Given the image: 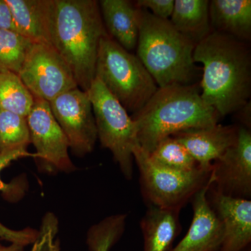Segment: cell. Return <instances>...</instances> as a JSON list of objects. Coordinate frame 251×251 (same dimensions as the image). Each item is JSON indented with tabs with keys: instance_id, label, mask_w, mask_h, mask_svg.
<instances>
[{
	"instance_id": "cell-1",
	"label": "cell",
	"mask_w": 251,
	"mask_h": 251,
	"mask_svg": "<svg viewBox=\"0 0 251 251\" xmlns=\"http://www.w3.org/2000/svg\"><path fill=\"white\" fill-rule=\"evenodd\" d=\"M193 59L203 66L201 97L220 117L239 111L250 102L249 42L212 31L196 46Z\"/></svg>"
},
{
	"instance_id": "cell-2",
	"label": "cell",
	"mask_w": 251,
	"mask_h": 251,
	"mask_svg": "<svg viewBox=\"0 0 251 251\" xmlns=\"http://www.w3.org/2000/svg\"><path fill=\"white\" fill-rule=\"evenodd\" d=\"M108 34L99 1L52 0L51 44L85 92L95 78L100 41Z\"/></svg>"
},
{
	"instance_id": "cell-3",
	"label": "cell",
	"mask_w": 251,
	"mask_h": 251,
	"mask_svg": "<svg viewBox=\"0 0 251 251\" xmlns=\"http://www.w3.org/2000/svg\"><path fill=\"white\" fill-rule=\"evenodd\" d=\"M130 117L138 145L148 154L167 137L212 126L221 117L201 97L200 82L158 87L148 103Z\"/></svg>"
},
{
	"instance_id": "cell-4",
	"label": "cell",
	"mask_w": 251,
	"mask_h": 251,
	"mask_svg": "<svg viewBox=\"0 0 251 251\" xmlns=\"http://www.w3.org/2000/svg\"><path fill=\"white\" fill-rule=\"evenodd\" d=\"M196 46L180 34L169 19L139 9L136 55L158 87L199 83L202 69L193 59Z\"/></svg>"
},
{
	"instance_id": "cell-5",
	"label": "cell",
	"mask_w": 251,
	"mask_h": 251,
	"mask_svg": "<svg viewBox=\"0 0 251 251\" xmlns=\"http://www.w3.org/2000/svg\"><path fill=\"white\" fill-rule=\"evenodd\" d=\"M95 77L132 115L139 111L158 88L136 54L108 34L100 41Z\"/></svg>"
},
{
	"instance_id": "cell-6",
	"label": "cell",
	"mask_w": 251,
	"mask_h": 251,
	"mask_svg": "<svg viewBox=\"0 0 251 251\" xmlns=\"http://www.w3.org/2000/svg\"><path fill=\"white\" fill-rule=\"evenodd\" d=\"M133 153L139 170L142 195L148 206L181 211L210 180L212 168L173 171L155 164L139 145Z\"/></svg>"
},
{
	"instance_id": "cell-7",
	"label": "cell",
	"mask_w": 251,
	"mask_h": 251,
	"mask_svg": "<svg viewBox=\"0 0 251 251\" xmlns=\"http://www.w3.org/2000/svg\"><path fill=\"white\" fill-rule=\"evenodd\" d=\"M87 92L101 146L110 150L125 177L132 179L133 150L138 145L134 122L97 77L94 78Z\"/></svg>"
},
{
	"instance_id": "cell-8",
	"label": "cell",
	"mask_w": 251,
	"mask_h": 251,
	"mask_svg": "<svg viewBox=\"0 0 251 251\" xmlns=\"http://www.w3.org/2000/svg\"><path fill=\"white\" fill-rule=\"evenodd\" d=\"M18 75L34 98L49 103L78 87L67 62L49 44H33Z\"/></svg>"
},
{
	"instance_id": "cell-9",
	"label": "cell",
	"mask_w": 251,
	"mask_h": 251,
	"mask_svg": "<svg viewBox=\"0 0 251 251\" xmlns=\"http://www.w3.org/2000/svg\"><path fill=\"white\" fill-rule=\"evenodd\" d=\"M49 103L73 153L82 156L92 152L98 135L87 92L76 87L60 94Z\"/></svg>"
},
{
	"instance_id": "cell-10",
	"label": "cell",
	"mask_w": 251,
	"mask_h": 251,
	"mask_svg": "<svg viewBox=\"0 0 251 251\" xmlns=\"http://www.w3.org/2000/svg\"><path fill=\"white\" fill-rule=\"evenodd\" d=\"M211 187L231 197L251 199V132L239 126L237 142L214 162Z\"/></svg>"
},
{
	"instance_id": "cell-11",
	"label": "cell",
	"mask_w": 251,
	"mask_h": 251,
	"mask_svg": "<svg viewBox=\"0 0 251 251\" xmlns=\"http://www.w3.org/2000/svg\"><path fill=\"white\" fill-rule=\"evenodd\" d=\"M26 119L36 158L60 171L74 170L68 151L69 142L52 115L49 102L34 98V105Z\"/></svg>"
},
{
	"instance_id": "cell-12",
	"label": "cell",
	"mask_w": 251,
	"mask_h": 251,
	"mask_svg": "<svg viewBox=\"0 0 251 251\" xmlns=\"http://www.w3.org/2000/svg\"><path fill=\"white\" fill-rule=\"evenodd\" d=\"M208 200L224 229L219 251L247 250L251 242V200L226 196L211 186Z\"/></svg>"
},
{
	"instance_id": "cell-13",
	"label": "cell",
	"mask_w": 251,
	"mask_h": 251,
	"mask_svg": "<svg viewBox=\"0 0 251 251\" xmlns=\"http://www.w3.org/2000/svg\"><path fill=\"white\" fill-rule=\"evenodd\" d=\"M208 184L191 200L193 219L187 233L170 251H219L224 238L222 224L208 200Z\"/></svg>"
},
{
	"instance_id": "cell-14",
	"label": "cell",
	"mask_w": 251,
	"mask_h": 251,
	"mask_svg": "<svg viewBox=\"0 0 251 251\" xmlns=\"http://www.w3.org/2000/svg\"><path fill=\"white\" fill-rule=\"evenodd\" d=\"M239 127L217 125L184 130L172 135L187 149L198 166L211 170L214 162L236 143Z\"/></svg>"
},
{
	"instance_id": "cell-15",
	"label": "cell",
	"mask_w": 251,
	"mask_h": 251,
	"mask_svg": "<svg viewBox=\"0 0 251 251\" xmlns=\"http://www.w3.org/2000/svg\"><path fill=\"white\" fill-rule=\"evenodd\" d=\"M16 32L34 44H51L52 0H6Z\"/></svg>"
},
{
	"instance_id": "cell-16",
	"label": "cell",
	"mask_w": 251,
	"mask_h": 251,
	"mask_svg": "<svg viewBox=\"0 0 251 251\" xmlns=\"http://www.w3.org/2000/svg\"><path fill=\"white\" fill-rule=\"evenodd\" d=\"M100 14L108 35L126 50L136 49L139 9L128 0H100Z\"/></svg>"
},
{
	"instance_id": "cell-17",
	"label": "cell",
	"mask_w": 251,
	"mask_h": 251,
	"mask_svg": "<svg viewBox=\"0 0 251 251\" xmlns=\"http://www.w3.org/2000/svg\"><path fill=\"white\" fill-rule=\"evenodd\" d=\"M213 31L249 42L251 39V0L209 1Z\"/></svg>"
},
{
	"instance_id": "cell-18",
	"label": "cell",
	"mask_w": 251,
	"mask_h": 251,
	"mask_svg": "<svg viewBox=\"0 0 251 251\" xmlns=\"http://www.w3.org/2000/svg\"><path fill=\"white\" fill-rule=\"evenodd\" d=\"M179 210L148 206L140 222L143 251H170L181 232Z\"/></svg>"
},
{
	"instance_id": "cell-19",
	"label": "cell",
	"mask_w": 251,
	"mask_h": 251,
	"mask_svg": "<svg viewBox=\"0 0 251 251\" xmlns=\"http://www.w3.org/2000/svg\"><path fill=\"white\" fill-rule=\"evenodd\" d=\"M169 21L180 34L196 45L213 31L209 0H175Z\"/></svg>"
},
{
	"instance_id": "cell-20",
	"label": "cell",
	"mask_w": 251,
	"mask_h": 251,
	"mask_svg": "<svg viewBox=\"0 0 251 251\" xmlns=\"http://www.w3.org/2000/svg\"><path fill=\"white\" fill-rule=\"evenodd\" d=\"M34 103V97L13 72H0V109L27 117Z\"/></svg>"
},
{
	"instance_id": "cell-21",
	"label": "cell",
	"mask_w": 251,
	"mask_h": 251,
	"mask_svg": "<svg viewBox=\"0 0 251 251\" xmlns=\"http://www.w3.org/2000/svg\"><path fill=\"white\" fill-rule=\"evenodd\" d=\"M148 155L155 164L173 171L191 172L199 168L187 149L173 136L162 140Z\"/></svg>"
},
{
	"instance_id": "cell-22",
	"label": "cell",
	"mask_w": 251,
	"mask_h": 251,
	"mask_svg": "<svg viewBox=\"0 0 251 251\" xmlns=\"http://www.w3.org/2000/svg\"><path fill=\"white\" fill-rule=\"evenodd\" d=\"M31 143L26 117L0 109V152L27 150Z\"/></svg>"
},
{
	"instance_id": "cell-23",
	"label": "cell",
	"mask_w": 251,
	"mask_h": 251,
	"mask_svg": "<svg viewBox=\"0 0 251 251\" xmlns=\"http://www.w3.org/2000/svg\"><path fill=\"white\" fill-rule=\"evenodd\" d=\"M33 44L16 31L0 29V72L19 74Z\"/></svg>"
},
{
	"instance_id": "cell-24",
	"label": "cell",
	"mask_w": 251,
	"mask_h": 251,
	"mask_svg": "<svg viewBox=\"0 0 251 251\" xmlns=\"http://www.w3.org/2000/svg\"><path fill=\"white\" fill-rule=\"evenodd\" d=\"M58 221L52 213L44 216L37 237L33 243L31 251H60L58 240Z\"/></svg>"
},
{
	"instance_id": "cell-25",
	"label": "cell",
	"mask_w": 251,
	"mask_h": 251,
	"mask_svg": "<svg viewBox=\"0 0 251 251\" xmlns=\"http://www.w3.org/2000/svg\"><path fill=\"white\" fill-rule=\"evenodd\" d=\"M25 157L36 158V153L29 152L27 150H16V151L0 152V174L6 167L9 166L13 161ZM0 191L3 193L5 197L10 201H14L21 198L23 194V187L15 183L6 184L0 176ZM1 224V223H0Z\"/></svg>"
},
{
	"instance_id": "cell-26",
	"label": "cell",
	"mask_w": 251,
	"mask_h": 251,
	"mask_svg": "<svg viewBox=\"0 0 251 251\" xmlns=\"http://www.w3.org/2000/svg\"><path fill=\"white\" fill-rule=\"evenodd\" d=\"M174 4L175 0H138L135 3L138 9L147 10L161 19H170Z\"/></svg>"
},
{
	"instance_id": "cell-27",
	"label": "cell",
	"mask_w": 251,
	"mask_h": 251,
	"mask_svg": "<svg viewBox=\"0 0 251 251\" xmlns=\"http://www.w3.org/2000/svg\"><path fill=\"white\" fill-rule=\"evenodd\" d=\"M117 240V234L111 231H97L89 234L87 244L90 251H109Z\"/></svg>"
},
{
	"instance_id": "cell-28",
	"label": "cell",
	"mask_w": 251,
	"mask_h": 251,
	"mask_svg": "<svg viewBox=\"0 0 251 251\" xmlns=\"http://www.w3.org/2000/svg\"><path fill=\"white\" fill-rule=\"evenodd\" d=\"M0 29L16 31L12 13L6 0H0Z\"/></svg>"
},
{
	"instance_id": "cell-29",
	"label": "cell",
	"mask_w": 251,
	"mask_h": 251,
	"mask_svg": "<svg viewBox=\"0 0 251 251\" xmlns=\"http://www.w3.org/2000/svg\"><path fill=\"white\" fill-rule=\"evenodd\" d=\"M0 239V251H24L25 246L17 243H12L9 246H4Z\"/></svg>"
}]
</instances>
